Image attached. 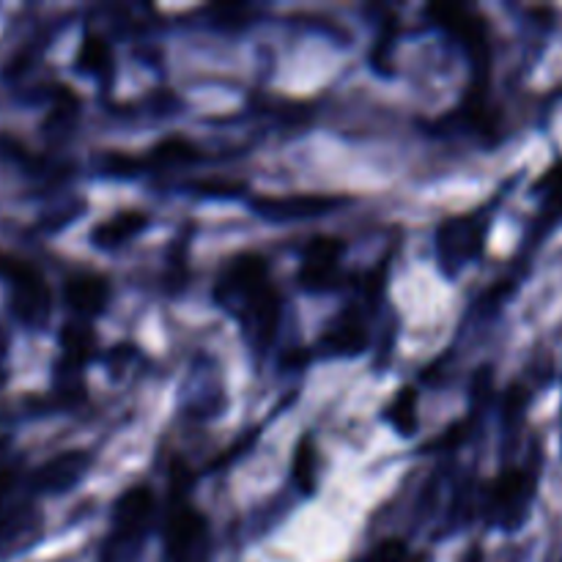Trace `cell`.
<instances>
[{"label":"cell","instance_id":"obj_1","mask_svg":"<svg viewBox=\"0 0 562 562\" xmlns=\"http://www.w3.org/2000/svg\"><path fill=\"white\" fill-rule=\"evenodd\" d=\"M220 305L236 316L256 349H267L280 329L283 296L269 278V261L258 252H239L223 269L214 289Z\"/></svg>","mask_w":562,"mask_h":562},{"label":"cell","instance_id":"obj_2","mask_svg":"<svg viewBox=\"0 0 562 562\" xmlns=\"http://www.w3.org/2000/svg\"><path fill=\"white\" fill-rule=\"evenodd\" d=\"M0 278L11 289V311L27 327H42L49 318L53 294L44 280V274L25 258H16L11 252H0Z\"/></svg>","mask_w":562,"mask_h":562},{"label":"cell","instance_id":"obj_3","mask_svg":"<svg viewBox=\"0 0 562 562\" xmlns=\"http://www.w3.org/2000/svg\"><path fill=\"white\" fill-rule=\"evenodd\" d=\"M162 536L168 562H206L209 521L181 488H176V494L170 497Z\"/></svg>","mask_w":562,"mask_h":562},{"label":"cell","instance_id":"obj_4","mask_svg":"<svg viewBox=\"0 0 562 562\" xmlns=\"http://www.w3.org/2000/svg\"><path fill=\"white\" fill-rule=\"evenodd\" d=\"M532 497H536V475L519 470V467H510V470L499 472L492 486L486 488L483 514H486L488 525L516 530L530 514Z\"/></svg>","mask_w":562,"mask_h":562},{"label":"cell","instance_id":"obj_5","mask_svg":"<svg viewBox=\"0 0 562 562\" xmlns=\"http://www.w3.org/2000/svg\"><path fill=\"white\" fill-rule=\"evenodd\" d=\"M488 223L481 214H461L448 217L437 231V256L448 274H456L467 263L475 261L486 247Z\"/></svg>","mask_w":562,"mask_h":562},{"label":"cell","instance_id":"obj_6","mask_svg":"<svg viewBox=\"0 0 562 562\" xmlns=\"http://www.w3.org/2000/svg\"><path fill=\"white\" fill-rule=\"evenodd\" d=\"M346 245L338 236H313L302 250L300 263V285L313 294L338 289L340 283V261H344Z\"/></svg>","mask_w":562,"mask_h":562},{"label":"cell","instance_id":"obj_7","mask_svg":"<svg viewBox=\"0 0 562 562\" xmlns=\"http://www.w3.org/2000/svg\"><path fill=\"white\" fill-rule=\"evenodd\" d=\"M428 14L437 20L439 27H445L450 36L459 38V42L464 44L477 69L488 71V53H492V47H488V25L477 11L467 9V5L442 3L431 5Z\"/></svg>","mask_w":562,"mask_h":562},{"label":"cell","instance_id":"obj_8","mask_svg":"<svg viewBox=\"0 0 562 562\" xmlns=\"http://www.w3.org/2000/svg\"><path fill=\"white\" fill-rule=\"evenodd\" d=\"M340 203L344 201L333 195H258L250 201V209L272 223H289V220L316 217Z\"/></svg>","mask_w":562,"mask_h":562},{"label":"cell","instance_id":"obj_9","mask_svg":"<svg viewBox=\"0 0 562 562\" xmlns=\"http://www.w3.org/2000/svg\"><path fill=\"white\" fill-rule=\"evenodd\" d=\"M88 467H91V456L82 453V450H69V453H60L33 472L31 488L38 494L69 492V488L77 486V481L86 475Z\"/></svg>","mask_w":562,"mask_h":562},{"label":"cell","instance_id":"obj_10","mask_svg":"<svg viewBox=\"0 0 562 562\" xmlns=\"http://www.w3.org/2000/svg\"><path fill=\"white\" fill-rule=\"evenodd\" d=\"M154 516V494L148 486H132L115 499L113 527L121 541H137Z\"/></svg>","mask_w":562,"mask_h":562},{"label":"cell","instance_id":"obj_11","mask_svg":"<svg viewBox=\"0 0 562 562\" xmlns=\"http://www.w3.org/2000/svg\"><path fill=\"white\" fill-rule=\"evenodd\" d=\"M66 305L80 316V322L102 316L110 302V280L97 272H77L64 285Z\"/></svg>","mask_w":562,"mask_h":562},{"label":"cell","instance_id":"obj_12","mask_svg":"<svg viewBox=\"0 0 562 562\" xmlns=\"http://www.w3.org/2000/svg\"><path fill=\"white\" fill-rule=\"evenodd\" d=\"M318 346L333 357L362 355L368 346V327L360 318V313L344 311L340 316H335L333 322H329V327L324 329Z\"/></svg>","mask_w":562,"mask_h":562},{"label":"cell","instance_id":"obj_13","mask_svg":"<svg viewBox=\"0 0 562 562\" xmlns=\"http://www.w3.org/2000/svg\"><path fill=\"white\" fill-rule=\"evenodd\" d=\"M148 223H151L148 214L137 212V209H132V212H119L91 231V241L97 247H102V250H115V247H121L124 241L135 239L140 231H146Z\"/></svg>","mask_w":562,"mask_h":562},{"label":"cell","instance_id":"obj_14","mask_svg":"<svg viewBox=\"0 0 562 562\" xmlns=\"http://www.w3.org/2000/svg\"><path fill=\"white\" fill-rule=\"evenodd\" d=\"M195 159H201V148L192 140H187V137L173 135L159 140L154 148H148V157L140 159V168H146V165H151V168H170V165H190Z\"/></svg>","mask_w":562,"mask_h":562},{"label":"cell","instance_id":"obj_15","mask_svg":"<svg viewBox=\"0 0 562 562\" xmlns=\"http://www.w3.org/2000/svg\"><path fill=\"white\" fill-rule=\"evenodd\" d=\"M60 349H64V357L69 366L80 368L86 366L88 360L97 351V335H93L91 324L88 322H71L60 329Z\"/></svg>","mask_w":562,"mask_h":562},{"label":"cell","instance_id":"obj_16","mask_svg":"<svg viewBox=\"0 0 562 562\" xmlns=\"http://www.w3.org/2000/svg\"><path fill=\"white\" fill-rule=\"evenodd\" d=\"M384 415H387V423L401 434V437H415L417 426H420V420H417V390L401 387L398 393L393 395V401H390Z\"/></svg>","mask_w":562,"mask_h":562},{"label":"cell","instance_id":"obj_17","mask_svg":"<svg viewBox=\"0 0 562 562\" xmlns=\"http://www.w3.org/2000/svg\"><path fill=\"white\" fill-rule=\"evenodd\" d=\"M77 66L80 71L97 77H110L113 75V49L97 33H88L80 44V53H77Z\"/></svg>","mask_w":562,"mask_h":562},{"label":"cell","instance_id":"obj_18","mask_svg":"<svg viewBox=\"0 0 562 562\" xmlns=\"http://www.w3.org/2000/svg\"><path fill=\"white\" fill-rule=\"evenodd\" d=\"M36 525L38 519L27 508H16L5 516L0 514V554L20 549Z\"/></svg>","mask_w":562,"mask_h":562},{"label":"cell","instance_id":"obj_19","mask_svg":"<svg viewBox=\"0 0 562 562\" xmlns=\"http://www.w3.org/2000/svg\"><path fill=\"white\" fill-rule=\"evenodd\" d=\"M316 467H318L316 448H313L311 439H302L294 456V477L305 494L316 492Z\"/></svg>","mask_w":562,"mask_h":562},{"label":"cell","instance_id":"obj_20","mask_svg":"<svg viewBox=\"0 0 562 562\" xmlns=\"http://www.w3.org/2000/svg\"><path fill=\"white\" fill-rule=\"evenodd\" d=\"M368 562H426V558H420V554H412L409 547H406L404 541L393 538V541L379 543V547L371 552V558H368Z\"/></svg>","mask_w":562,"mask_h":562},{"label":"cell","instance_id":"obj_21","mask_svg":"<svg viewBox=\"0 0 562 562\" xmlns=\"http://www.w3.org/2000/svg\"><path fill=\"white\" fill-rule=\"evenodd\" d=\"M543 198H547V209L554 214H562V162L554 165L549 173H543L541 184Z\"/></svg>","mask_w":562,"mask_h":562},{"label":"cell","instance_id":"obj_22","mask_svg":"<svg viewBox=\"0 0 562 562\" xmlns=\"http://www.w3.org/2000/svg\"><path fill=\"white\" fill-rule=\"evenodd\" d=\"M14 470H0V505H3V499H5V494L11 492V486H14Z\"/></svg>","mask_w":562,"mask_h":562},{"label":"cell","instance_id":"obj_23","mask_svg":"<svg viewBox=\"0 0 562 562\" xmlns=\"http://www.w3.org/2000/svg\"><path fill=\"white\" fill-rule=\"evenodd\" d=\"M461 562H483L481 547H470V552H467L464 558H461Z\"/></svg>","mask_w":562,"mask_h":562},{"label":"cell","instance_id":"obj_24","mask_svg":"<svg viewBox=\"0 0 562 562\" xmlns=\"http://www.w3.org/2000/svg\"><path fill=\"white\" fill-rule=\"evenodd\" d=\"M5 376H9V373H5V368H3V351H0V387H3V384H5Z\"/></svg>","mask_w":562,"mask_h":562}]
</instances>
